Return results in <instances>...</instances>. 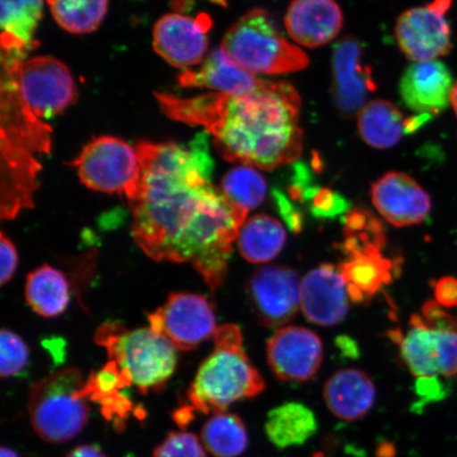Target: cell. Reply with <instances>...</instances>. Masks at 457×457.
Listing matches in <instances>:
<instances>
[{"instance_id": "6da1fadb", "label": "cell", "mask_w": 457, "mask_h": 457, "mask_svg": "<svg viewBox=\"0 0 457 457\" xmlns=\"http://www.w3.org/2000/svg\"><path fill=\"white\" fill-rule=\"evenodd\" d=\"M138 187L128 198L131 233L156 262H190L212 290L225 281L247 213L211 182L208 134L190 145L142 141Z\"/></svg>"}, {"instance_id": "7a4b0ae2", "label": "cell", "mask_w": 457, "mask_h": 457, "mask_svg": "<svg viewBox=\"0 0 457 457\" xmlns=\"http://www.w3.org/2000/svg\"><path fill=\"white\" fill-rule=\"evenodd\" d=\"M156 99L165 116L212 135L228 162L270 170L301 156V99L288 82L265 79L259 89L244 96L156 94Z\"/></svg>"}, {"instance_id": "3957f363", "label": "cell", "mask_w": 457, "mask_h": 457, "mask_svg": "<svg viewBox=\"0 0 457 457\" xmlns=\"http://www.w3.org/2000/svg\"><path fill=\"white\" fill-rule=\"evenodd\" d=\"M26 56L20 51L2 50L3 220H13L22 209L33 208L42 170L38 157L48 155L53 142V130L28 107L17 85L16 68Z\"/></svg>"}, {"instance_id": "277c9868", "label": "cell", "mask_w": 457, "mask_h": 457, "mask_svg": "<svg viewBox=\"0 0 457 457\" xmlns=\"http://www.w3.org/2000/svg\"><path fill=\"white\" fill-rule=\"evenodd\" d=\"M213 338L214 351L200 365L187 393L192 412H226L231 404L265 390L264 379L244 351L241 329L233 324L221 325Z\"/></svg>"}, {"instance_id": "5b68a950", "label": "cell", "mask_w": 457, "mask_h": 457, "mask_svg": "<svg viewBox=\"0 0 457 457\" xmlns=\"http://www.w3.org/2000/svg\"><path fill=\"white\" fill-rule=\"evenodd\" d=\"M95 340L105 347L111 361L142 394L163 388L174 374L177 348L152 328L129 329L118 323H105Z\"/></svg>"}, {"instance_id": "8992f818", "label": "cell", "mask_w": 457, "mask_h": 457, "mask_svg": "<svg viewBox=\"0 0 457 457\" xmlns=\"http://www.w3.org/2000/svg\"><path fill=\"white\" fill-rule=\"evenodd\" d=\"M221 48L243 70L278 76L305 70L310 57L278 30L264 9L245 13L226 32Z\"/></svg>"}, {"instance_id": "52a82bcc", "label": "cell", "mask_w": 457, "mask_h": 457, "mask_svg": "<svg viewBox=\"0 0 457 457\" xmlns=\"http://www.w3.org/2000/svg\"><path fill=\"white\" fill-rule=\"evenodd\" d=\"M393 341L411 373L419 380L457 376V319L436 301H428L410 319L407 334L393 330Z\"/></svg>"}, {"instance_id": "ba28073f", "label": "cell", "mask_w": 457, "mask_h": 457, "mask_svg": "<svg viewBox=\"0 0 457 457\" xmlns=\"http://www.w3.org/2000/svg\"><path fill=\"white\" fill-rule=\"evenodd\" d=\"M81 371L68 368L34 385L29 415L37 436L51 444L71 441L87 424L89 407Z\"/></svg>"}, {"instance_id": "9c48e42d", "label": "cell", "mask_w": 457, "mask_h": 457, "mask_svg": "<svg viewBox=\"0 0 457 457\" xmlns=\"http://www.w3.org/2000/svg\"><path fill=\"white\" fill-rule=\"evenodd\" d=\"M79 179L91 190L123 194L129 198L139 185L141 162L136 146L116 137L90 141L72 162Z\"/></svg>"}, {"instance_id": "30bf717a", "label": "cell", "mask_w": 457, "mask_h": 457, "mask_svg": "<svg viewBox=\"0 0 457 457\" xmlns=\"http://www.w3.org/2000/svg\"><path fill=\"white\" fill-rule=\"evenodd\" d=\"M385 234L373 231L345 233L340 251L345 256L338 266L353 303L370 301L393 279V262L382 253Z\"/></svg>"}, {"instance_id": "8fae6325", "label": "cell", "mask_w": 457, "mask_h": 457, "mask_svg": "<svg viewBox=\"0 0 457 457\" xmlns=\"http://www.w3.org/2000/svg\"><path fill=\"white\" fill-rule=\"evenodd\" d=\"M16 81L22 99L39 119L54 117L77 100V85L71 71L54 57L22 61L16 68Z\"/></svg>"}, {"instance_id": "7c38bea8", "label": "cell", "mask_w": 457, "mask_h": 457, "mask_svg": "<svg viewBox=\"0 0 457 457\" xmlns=\"http://www.w3.org/2000/svg\"><path fill=\"white\" fill-rule=\"evenodd\" d=\"M150 328L169 339L176 348L193 350L214 337L216 318L212 304L205 296L175 293L155 312L148 316Z\"/></svg>"}, {"instance_id": "4fadbf2b", "label": "cell", "mask_w": 457, "mask_h": 457, "mask_svg": "<svg viewBox=\"0 0 457 457\" xmlns=\"http://www.w3.org/2000/svg\"><path fill=\"white\" fill-rule=\"evenodd\" d=\"M453 0H433L424 7L405 11L398 17L395 37L409 60L436 61L453 49L447 14Z\"/></svg>"}, {"instance_id": "5bb4252c", "label": "cell", "mask_w": 457, "mask_h": 457, "mask_svg": "<svg viewBox=\"0 0 457 457\" xmlns=\"http://www.w3.org/2000/svg\"><path fill=\"white\" fill-rule=\"evenodd\" d=\"M247 294L261 324L266 328L283 327L300 310L302 282L298 273L288 267H262L250 278Z\"/></svg>"}, {"instance_id": "9a60e30c", "label": "cell", "mask_w": 457, "mask_h": 457, "mask_svg": "<svg viewBox=\"0 0 457 457\" xmlns=\"http://www.w3.org/2000/svg\"><path fill=\"white\" fill-rule=\"evenodd\" d=\"M211 27L212 20L207 14L196 17L179 13L164 15L154 27V49L170 65L190 70L202 62L207 53Z\"/></svg>"}, {"instance_id": "2e32d148", "label": "cell", "mask_w": 457, "mask_h": 457, "mask_svg": "<svg viewBox=\"0 0 457 457\" xmlns=\"http://www.w3.org/2000/svg\"><path fill=\"white\" fill-rule=\"evenodd\" d=\"M268 364L278 379L305 382L322 364L323 345L313 331L301 327L278 329L267 343Z\"/></svg>"}, {"instance_id": "e0dca14e", "label": "cell", "mask_w": 457, "mask_h": 457, "mask_svg": "<svg viewBox=\"0 0 457 457\" xmlns=\"http://www.w3.org/2000/svg\"><path fill=\"white\" fill-rule=\"evenodd\" d=\"M373 70L364 61V49L357 38L348 37L335 46L331 93L343 116L351 118L365 105L376 90Z\"/></svg>"}, {"instance_id": "ac0fdd59", "label": "cell", "mask_w": 457, "mask_h": 457, "mask_svg": "<svg viewBox=\"0 0 457 457\" xmlns=\"http://www.w3.org/2000/svg\"><path fill=\"white\" fill-rule=\"evenodd\" d=\"M370 196L376 210L394 227L420 225L430 214L428 194L412 177L399 171H388L375 181Z\"/></svg>"}, {"instance_id": "d6986e66", "label": "cell", "mask_w": 457, "mask_h": 457, "mask_svg": "<svg viewBox=\"0 0 457 457\" xmlns=\"http://www.w3.org/2000/svg\"><path fill=\"white\" fill-rule=\"evenodd\" d=\"M453 86V76L444 62H415L400 79L399 93L416 116L432 119L447 110Z\"/></svg>"}, {"instance_id": "ffe728a7", "label": "cell", "mask_w": 457, "mask_h": 457, "mask_svg": "<svg viewBox=\"0 0 457 457\" xmlns=\"http://www.w3.org/2000/svg\"><path fill=\"white\" fill-rule=\"evenodd\" d=\"M350 300L345 279L334 265L323 264L303 279L301 308L314 324L331 327L341 322Z\"/></svg>"}, {"instance_id": "44dd1931", "label": "cell", "mask_w": 457, "mask_h": 457, "mask_svg": "<svg viewBox=\"0 0 457 457\" xmlns=\"http://www.w3.org/2000/svg\"><path fill=\"white\" fill-rule=\"evenodd\" d=\"M342 26V10L335 0H293L285 16L290 38L307 48L330 43Z\"/></svg>"}, {"instance_id": "7402d4cb", "label": "cell", "mask_w": 457, "mask_h": 457, "mask_svg": "<svg viewBox=\"0 0 457 457\" xmlns=\"http://www.w3.org/2000/svg\"><path fill=\"white\" fill-rule=\"evenodd\" d=\"M264 81L239 67L221 47L215 48L199 70H187L180 73L179 79L182 87L208 88L228 96L253 93Z\"/></svg>"}, {"instance_id": "603a6c76", "label": "cell", "mask_w": 457, "mask_h": 457, "mask_svg": "<svg viewBox=\"0 0 457 457\" xmlns=\"http://www.w3.org/2000/svg\"><path fill=\"white\" fill-rule=\"evenodd\" d=\"M428 120L404 114L392 102L374 100L367 103L358 112V130L367 145L386 150L398 145L407 134H412Z\"/></svg>"}, {"instance_id": "cb8c5ba5", "label": "cell", "mask_w": 457, "mask_h": 457, "mask_svg": "<svg viewBox=\"0 0 457 457\" xmlns=\"http://www.w3.org/2000/svg\"><path fill=\"white\" fill-rule=\"evenodd\" d=\"M330 412L340 420L355 421L362 419L373 407L376 388L364 371L346 369L330 377L323 392Z\"/></svg>"}, {"instance_id": "d4e9b609", "label": "cell", "mask_w": 457, "mask_h": 457, "mask_svg": "<svg viewBox=\"0 0 457 457\" xmlns=\"http://www.w3.org/2000/svg\"><path fill=\"white\" fill-rule=\"evenodd\" d=\"M43 0H2V49L30 53L43 17Z\"/></svg>"}, {"instance_id": "484cf974", "label": "cell", "mask_w": 457, "mask_h": 457, "mask_svg": "<svg viewBox=\"0 0 457 457\" xmlns=\"http://www.w3.org/2000/svg\"><path fill=\"white\" fill-rule=\"evenodd\" d=\"M286 238L281 222L270 215L257 214L244 222L237 242L245 261L264 264L281 253Z\"/></svg>"}, {"instance_id": "4316f807", "label": "cell", "mask_w": 457, "mask_h": 457, "mask_svg": "<svg viewBox=\"0 0 457 457\" xmlns=\"http://www.w3.org/2000/svg\"><path fill=\"white\" fill-rule=\"evenodd\" d=\"M265 428L270 441L285 449L306 443L317 432L318 421L305 404L287 403L268 414Z\"/></svg>"}, {"instance_id": "83f0119b", "label": "cell", "mask_w": 457, "mask_h": 457, "mask_svg": "<svg viewBox=\"0 0 457 457\" xmlns=\"http://www.w3.org/2000/svg\"><path fill=\"white\" fill-rule=\"evenodd\" d=\"M26 299L32 310L46 318L60 316L71 301V286L65 274L44 265L29 274Z\"/></svg>"}, {"instance_id": "f1b7e54d", "label": "cell", "mask_w": 457, "mask_h": 457, "mask_svg": "<svg viewBox=\"0 0 457 457\" xmlns=\"http://www.w3.org/2000/svg\"><path fill=\"white\" fill-rule=\"evenodd\" d=\"M130 386L118 365L110 361L99 373L89 376L84 392L88 399L101 404L106 419L119 422L131 409L129 399L122 394L124 388Z\"/></svg>"}, {"instance_id": "f546056e", "label": "cell", "mask_w": 457, "mask_h": 457, "mask_svg": "<svg viewBox=\"0 0 457 457\" xmlns=\"http://www.w3.org/2000/svg\"><path fill=\"white\" fill-rule=\"evenodd\" d=\"M204 448L215 457H237L248 445V432L244 421L236 414H213L202 431Z\"/></svg>"}, {"instance_id": "4dcf8cb0", "label": "cell", "mask_w": 457, "mask_h": 457, "mask_svg": "<svg viewBox=\"0 0 457 457\" xmlns=\"http://www.w3.org/2000/svg\"><path fill=\"white\" fill-rule=\"evenodd\" d=\"M47 3L57 24L73 34L96 31L108 10V0H47Z\"/></svg>"}, {"instance_id": "1f68e13d", "label": "cell", "mask_w": 457, "mask_h": 457, "mask_svg": "<svg viewBox=\"0 0 457 457\" xmlns=\"http://www.w3.org/2000/svg\"><path fill=\"white\" fill-rule=\"evenodd\" d=\"M220 190L234 207L247 213L264 202L267 182L260 171L241 164L228 170L221 180Z\"/></svg>"}, {"instance_id": "d6a6232c", "label": "cell", "mask_w": 457, "mask_h": 457, "mask_svg": "<svg viewBox=\"0 0 457 457\" xmlns=\"http://www.w3.org/2000/svg\"><path fill=\"white\" fill-rule=\"evenodd\" d=\"M289 192L295 200H308L312 214L318 219H334L348 208L345 198L329 188L305 187L302 182L295 181Z\"/></svg>"}, {"instance_id": "836d02e7", "label": "cell", "mask_w": 457, "mask_h": 457, "mask_svg": "<svg viewBox=\"0 0 457 457\" xmlns=\"http://www.w3.org/2000/svg\"><path fill=\"white\" fill-rule=\"evenodd\" d=\"M30 352L24 340L12 330L3 329L0 335V375L11 378L26 368Z\"/></svg>"}, {"instance_id": "e575fe53", "label": "cell", "mask_w": 457, "mask_h": 457, "mask_svg": "<svg viewBox=\"0 0 457 457\" xmlns=\"http://www.w3.org/2000/svg\"><path fill=\"white\" fill-rule=\"evenodd\" d=\"M154 457H207L196 436L188 432H170L157 445Z\"/></svg>"}, {"instance_id": "d590c367", "label": "cell", "mask_w": 457, "mask_h": 457, "mask_svg": "<svg viewBox=\"0 0 457 457\" xmlns=\"http://www.w3.org/2000/svg\"><path fill=\"white\" fill-rule=\"evenodd\" d=\"M0 282L2 285L7 284L13 278L19 264V255L15 245L11 239L2 233L0 237Z\"/></svg>"}, {"instance_id": "8d00e7d4", "label": "cell", "mask_w": 457, "mask_h": 457, "mask_svg": "<svg viewBox=\"0 0 457 457\" xmlns=\"http://www.w3.org/2000/svg\"><path fill=\"white\" fill-rule=\"evenodd\" d=\"M436 302L444 308L457 307V278L445 277L434 285Z\"/></svg>"}, {"instance_id": "74e56055", "label": "cell", "mask_w": 457, "mask_h": 457, "mask_svg": "<svg viewBox=\"0 0 457 457\" xmlns=\"http://www.w3.org/2000/svg\"><path fill=\"white\" fill-rule=\"evenodd\" d=\"M274 199H276L279 212H281L284 220L287 221L290 230L299 232L303 227V219L298 209L289 202L282 192L274 191Z\"/></svg>"}, {"instance_id": "f35d334b", "label": "cell", "mask_w": 457, "mask_h": 457, "mask_svg": "<svg viewBox=\"0 0 457 457\" xmlns=\"http://www.w3.org/2000/svg\"><path fill=\"white\" fill-rule=\"evenodd\" d=\"M66 457H106V455L96 445H82L71 450Z\"/></svg>"}, {"instance_id": "ab89813d", "label": "cell", "mask_w": 457, "mask_h": 457, "mask_svg": "<svg viewBox=\"0 0 457 457\" xmlns=\"http://www.w3.org/2000/svg\"><path fill=\"white\" fill-rule=\"evenodd\" d=\"M0 457H20L12 449L3 447L0 449Z\"/></svg>"}, {"instance_id": "60d3db41", "label": "cell", "mask_w": 457, "mask_h": 457, "mask_svg": "<svg viewBox=\"0 0 457 457\" xmlns=\"http://www.w3.org/2000/svg\"><path fill=\"white\" fill-rule=\"evenodd\" d=\"M451 105H453L457 116V82L453 86V93H451Z\"/></svg>"}, {"instance_id": "b9f144b4", "label": "cell", "mask_w": 457, "mask_h": 457, "mask_svg": "<svg viewBox=\"0 0 457 457\" xmlns=\"http://www.w3.org/2000/svg\"><path fill=\"white\" fill-rule=\"evenodd\" d=\"M209 2L221 5V7H227L228 0H209Z\"/></svg>"}]
</instances>
